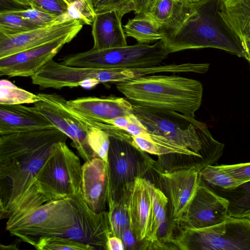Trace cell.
<instances>
[{
    "instance_id": "obj_1",
    "label": "cell",
    "mask_w": 250,
    "mask_h": 250,
    "mask_svg": "<svg viewBox=\"0 0 250 250\" xmlns=\"http://www.w3.org/2000/svg\"><path fill=\"white\" fill-rule=\"evenodd\" d=\"M68 138L57 127L0 135V218L6 225L45 203L36 177L54 145Z\"/></svg>"
},
{
    "instance_id": "obj_2",
    "label": "cell",
    "mask_w": 250,
    "mask_h": 250,
    "mask_svg": "<svg viewBox=\"0 0 250 250\" xmlns=\"http://www.w3.org/2000/svg\"><path fill=\"white\" fill-rule=\"evenodd\" d=\"M161 41L169 54L214 48L246 59L243 40L225 16L224 0H203L192 3L191 13L185 21Z\"/></svg>"
},
{
    "instance_id": "obj_3",
    "label": "cell",
    "mask_w": 250,
    "mask_h": 250,
    "mask_svg": "<svg viewBox=\"0 0 250 250\" xmlns=\"http://www.w3.org/2000/svg\"><path fill=\"white\" fill-rule=\"evenodd\" d=\"M117 89L133 104L170 110L194 117L201 104L200 82L176 75H150L116 83Z\"/></svg>"
},
{
    "instance_id": "obj_4",
    "label": "cell",
    "mask_w": 250,
    "mask_h": 250,
    "mask_svg": "<svg viewBox=\"0 0 250 250\" xmlns=\"http://www.w3.org/2000/svg\"><path fill=\"white\" fill-rule=\"evenodd\" d=\"M169 54L160 40L152 45L137 43L111 48H92L65 56L61 63L70 66L99 69L148 67L160 64Z\"/></svg>"
},
{
    "instance_id": "obj_5",
    "label": "cell",
    "mask_w": 250,
    "mask_h": 250,
    "mask_svg": "<svg viewBox=\"0 0 250 250\" xmlns=\"http://www.w3.org/2000/svg\"><path fill=\"white\" fill-rule=\"evenodd\" d=\"M82 165L65 142L55 144L36 179L45 203L69 197L81 190Z\"/></svg>"
},
{
    "instance_id": "obj_6",
    "label": "cell",
    "mask_w": 250,
    "mask_h": 250,
    "mask_svg": "<svg viewBox=\"0 0 250 250\" xmlns=\"http://www.w3.org/2000/svg\"><path fill=\"white\" fill-rule=\"evenodd\" d=\"M177 228L171 242L175 250H250V219L228 216L211 227Z\"/></svg>"
},
{
    "instance_id": "obj_7",
    "label": "cell",
    "mask_w": 250,
    "mask_h": 250,
    "mask_svg": "<svg viewBox=\"0 0 250 250\" xmlns=\"http://www.w3.org/2000/svg\"><path fill=\"white\" fill-rule=\"evenodd\" d=\"M156 161L132 141L124 130L110 136L108 156L109 189L107 200H118L126 187L138 178H144Z\"/></svg>"
},
{
    "instance_id": "obj_8",
    "label": "cell",
    "mask_w": 250,
    "mask_h": 250,
    "mask_svg": "<svg viewBox=\"0 0 250 250\" xmlns=\"http://www.w3.org/2000/svg\"><path fill=\"white\" fill-rule=\"evenodd\" d=\"M75 210L70 198L50 201L6 226L12 236L32 246L42 238L62 236L75 222Z\"/></svg>"
},
{
    "instance_id": "obj_9",
    "label": "cell",
    "mask_w": 250,
    "mask_h": 250,
    "mask_svg": "<svg viewBox=\"0 0 250 250\" xmlns=\"http://www.w3.org/2000/svg\"><path fill=\"white\" fill-rule=\"evenodd\" d=\"M158 176L161 190L168 200V216L176 224L186 213L198 187V166L188 164L170 170L162 169L156 162L152 168Z\"/></svg>"
},
{
    "instance_id": "obj_10",
    "label": "cell",
    "mask_w": 250,
    "mask_h": 250,
    "mask_svg": "<svg viewBox=\"0 0 250 250\" xmlns=\"http://www.w3.org/2000/svg\"><path fill=\"white\" fill-rule=\"evenodd\" d=\"M38 94L40 100L33 106L71 140V146L84 162L96 157L88 142L87 126L72 114L67 101L55 93Z\"/></svg>"
},
{
    "instance_id": "obj_11",
    "label": "cell",
    "mask_w": 250,
    "mask_h": 250,
    "mask_svg": "<svg viewBox=\"0 0 250 250\" xmlns=\"http://www.w3.org/2000/svg\"><path fill=\"white\" fill-rule=\"evenodd\" d=\"M69 198L75 208V222L62 236L89 245L94 250H107L106 243L112 235L107 211H93L84 200L82 189Z\"/></svg>"
},
{
    "instance_id": "obj_12",
    "label": "cell",
    "mask_w": 250,
    "mask_h": 250,
    "mask_svg": "<svg viewBox=\"0 0 250 250\" xmlns=\"http://www.w3.org/2000/svg\"><path fill=\"white\" fill-rule=\"evenodd\" d=\"M83 24L81 20L72 18L21 33H0V59L42 45L69 34H78Z\"/></svg>"
},
{
    "instance_id": "obj_13",
    "label": "cell",
    "mask_w": 250,
    "mask_h": 250,
    "mask_svg": "<svg viewBox=\"0 0 250 250\" xmlns=\"http://www.w3.org/2000/svg\"><path fill=\"white\" fill-rule=\"evenodd\" d=\"M77 34H69L42 45L0 59V76L31 78Z\"/></svg>"
},
{
    "instance_id": "obj_14",
    "label": "cell",
    "mask_w": 250,
    "mask_h": 250,
    "mask_svg": "<svg viewBox=\"0 0 250 250\" xmlns=\"http://www.w3.org/2000/svg\"><path fill=\"white\" fill-rule=\"evenodd\" d=\"M228 201L208 188L200 178L196 193L177 226L202 229L213 226L226 220Z\"/></svg>"
},
{
    "instance_id": "obj_15",
    "label": "cell",
    "mask_w": 250,
    "mask_h": 250,
    "mask_svg": "<svg viewBox=\"0 0 250 250\" xmlns=\"http://www.w3.org/2000/svg\"><path fill=\"white\" fill-rule=\"evenodd\" d=\"M108 189V165L98 157L85 161L82 165V195L94 212L106 211Z\"/></svg>"
},
{
    "instance_id": "obj_16",
    "label": "cell",
    "mask_w": 250,
    "mask_h": 250,
    "mask_svg": "<svg viewBox=\"0 0 250 250\" xmlns=\"http://www.w3.org/2000/svg\"><path fill=\"white\" fill-rule=\"evenodd\" d=\"M56 127L36 107L0 104V135Z\"/></svg>"
},
{
    "instance_id": "obj_17",
    "label": "cell",
    "mask_w": 250,
    "mask_h": 250,
    "mask_svg": "<svg viewBox=\"0 0 250 250\" xmlns=\"http://www.w3.org/2000/svg\"><path fill=\"white\" fill-rule=\"evenodd\" d=\"M73 110L90 120L104 122L133 113L132 104L126 98L116 96L86 97L67 101Z\"/></svg>"
},
{
    "instance_id": "obj_18",
    "label": "cell",
    "mask_w": 250,
    "mask_h": 250,
    "mask_svg": "<svg viewBox=\"0 0 250 250\" xmlns=\"http://www.w3.org/2000/svg\"><path fill=\"white\" fill-rule=\"evenodd\" d=\"M125 191L130 228L137 240L142 245L147 233L150 209L146 179L137 178Z\"/></svg>"
},
{
    "instance_id": "obj_19",
    "label": "cell",
    "mask_w": 250,
    "mask_h": 250,
    "mask_svg": "<svg viewBox=\"0 0 250 250\" xmlns=\"http://www.w3.org/2000/svg\"><path fill=\"white\" fill-rule=\"evenodd\" d=\"M124 15L117 11L95 14L92 23V48L103 49L127 45L121 22Z\"/></svg>"
},
{
    "instance_id": "obj_20",
    "label": "cell",
    "mask_w": 250,
    "mask_h": 250,
    "mask_svg": "<svg viewBox=\"0 0 250 250\" xmlns=\"http://www.w3.org/2000/svg\"><path fill=\"white\" fill-rule=\"evenodd\" d=\"M191 9L192 3L185 0H156L146 13L156 21L166 35L177 30Z\"/></svg>"
},
{
    "instance_id": "obj_21",
    "label": "cell",
    "mask_w": 250,
    "mask_h": 250,
    "mask_svg": "<svg viewBox=\"0 0 250 250\" xmlns=\"http://www.w3.org/2000/svg\"><path fill=\"white\" fill-rule=\"evenodd\" d=\"M150 209L147 233L143 242V250H163L158 242L157 234L161 225L167 216L168 200L160 188L146 179Z\"/></svg>"
},
{
    "instance_id": "obj_22",
    "label": "cell",
    "mask_w": 250,
    "mask_h": 250,
    "mask_svg": "<svg viewBox=\"0 0 250 250\" xmlns=\"http://www.w3.org/2000/svg\"><path fill=\"white\" fill-rule=\"evenodd\" d=\"M206 186L217 195L228 201L229 216L250 219V180L245 181L229 189Z\"/></svg>"
},
{
    "instance_id": "obj_23",
    "label": "cell",
    "mask_w": 250,
    "mask_h": 250,
    "mask_svg": "<svg viewBox=\"0 0 250 250\" xmlns=\"http://www.w3.org/2000/svg\"><path fill=\"white\" fill-rule=\"evenodd\" d=\"M123 27L126 37L134 38L139 43L162 40L165 36L156 21L146 13L129 19Z\"/></svg>"
},
{
    "instance_id": "obj_24",
    "label": "cell",
    "mask_w": 250,
    "mask_h": 250,
    "mask_svg": "<svg viewBox=\"0 0 250 250\" xmlns=\"http://www.w3.org/2000/svg\"><path fill=\"white\" fill-rule=\"evenodd\" d=\"M225 16L242 39L250 36V0H224Z\"/></svg>"
},
{
    "instance_id": "obj_25",
    "label": "cell",
    "mask_w": 250,
    "mask_h": 250,
    "mask_svg": "<svg viewBox=\"0 0 250 250\" xmlns=\"http://www.w3.org/2000/svg\"><path fill=\"white\" fill-rule=\"evenodd\" d=\"M108 218L112 235L121 238L123 232L130 227L126 191L117 200L108 199Z\"/></svg>"
},
{
    "instance_id": "obj_26",
    "label": "cell",
    "mask_w": 250,
    "mask_h": 250,
    "mask_svg": "<svg viewBox=\"0 0 250 250\" xmlns=\"http://www.w3.org/2000/svg\"><path fill=\"white\" fill-rule=\"evenodd\" d=\"M70 110L79 120L86 125L88 142L95 156L101 158L108 165L109 134L101 128L88 123L79 113L71 108Z\"/></svg>"
},
{
    "instance_id": "obj_27",
    "label": "cell",
    "mask_w": 250,
    "mask_h": 250,
    "mask_svg": "<svg viewBox=\"0 0 250 250\" xmlns=\"http://www.w3.org/2000/svg\"><path fill=\"white\" fill-rule=\"evenodd\" d=\"M40 100L38 94L18 87L7 80L2 79L0 81V104H34Z\"/></svg>"
},
{
    "instance_id": "obj_28",
    "label": "cell",
    "mask_w": 250,
    "mask_h": 250,
    "mask_svg": "<svg viewBox=\"0 0 250 250\" xmlns=\"http://www.w3.org/2000/svg\"><path fill=\"white\" fill-rule=\"evenodd\" d=\"M201 180L207 186L220 188H233L244 181L233 178L219 166L208 165L199 172Z\"/></svg>"
},
{
    "instance_id": "obj_29",
    "label": "cell",
    "mask_w": 250,
    "mask_h": 250,
    "mask_svg": "<svg viewBox=\"0 0 250 250\" xmlns=\"http://www.w3.org/2000/svg\"><path fill=\"white\" fill-rule=\"evenodd\" d=\"M41 26L8 9L0 11V33L13 35L28 31Z\"/></svg>"
},
{
    "instance_id": "obj_30",
    "label": "cell",
    "mask_w": 250,
    "mask_h": 250,
    "mask_svg": "<svg viewBox=\"0 0 250 250\" xmlns=\"http://www.w3.org/2000/svg\"><path fill=\"white\" fill-rule=\"evenodd\" d=\"M34 247L39 250H94L89 245L62 236L42 238Z\"/></svg>"
},
{
    "instance_id": "obj_31",
    "label": "cell",
    "mask_w": 250,
    "mask_h": 250,
    "mask_svg": "<svg viewBox=\"0 0 250 250\" xmlns=\"http://www.w3.org/2000/svg\"><path fill=\"white\" fill-rule=\"evenodd\" d=\"M8 10L13 14L24 18L41 26L49 25L58 21L70 19L66 17L58 16L34 7Z\"/></svg>"
},
{
    "instance_id": "obj_32",
    "label": "cell",
    "mask_w": 250,
    "mask_h": 250,
    "mask_svg": "<svg viewBox=\"0 0 250 250\" xmlns=\"http://www.w3.org/2000/svg\"><path fill=\"white\" fill-rule=\"evenodd\" d=\"M95 14L117 11L124 15L136 11L134 0H90Z\"/></svg>"
},
{
    "instance_id": "obj_33",
    "label": "cell",
    "mask_w": 250,
    "mask_h": 250,
    "mask_svg": "<svg viewBox=\"0 0 250 250\" xmlns=\"http://www.w3.org/2000/svg\"><path fill=\"white\" fill-rule=\"evenodd\" d=\"M32 7L38 8L60 17L74 18L71 8L64 0H31Z\"/></svg>"
},
{
    "instance_id": "obj_34",
    "label": "cell",
    "mask_w": 250,
    "mask_h": 250,
    "mask_svg": "<svg viewBox=\"0 0 250 250\" xmlns=\"http://www.w3.org/2000/svg\"><path fill=\"white\" fill-rule=\"evenodd\" d=\"M70 6L72 16L84 24H92L95 14L90 0H64Z\"/></svg>"
},
{
    "instance_id": "obj_35",
    "label": "cell",
    "mask_w": 250,
    "mask_h": 250,
    "mask_svg": "<svg viewBox=\"0 0 250 250\" xmlns=\"http://www.w3.org/2000/svg\"><path fill=\"white\" fill-rule=\"evenodd\" d=\"M219 167L236 179L246 181L250 180V163L233 165H221Z\"/></svg>"
},
{
    "instance_id": "obj_36",
    "label": "cell",
    "mask_w": 250,
    "mask_h": 250,
    "mask_svg": "<svg viewBox=\"0 0 250 250\" xmlns=\"http://www.w3.org/2000/svg\"><path fill=\"white\" fill-rule=\"evenodd\" d=\"M130 122L124 131L134 137L148 132L146 128L133 113L130 114Z\"/></svg>"
},
{
    "instance_id": "obj_37",
    "label": "cell",
    "mask_w": 250,
    "mask_h": 250,
    "mask_svg": "<svg viewBox=\"0 0 250 250\" xmlns=\"http://www.w3.org/2000/svg\"><path fill=\"white\" fill-rule=\"evenodd\" d=\"M121 238L125 250H141L142 244L137 240L130 227L123 232Z\"/></svg>"
},
{
    "instance_id": "obj_38",
    "label": "cell",
    "mask_w": 250,
    "mask_h": 250,
    "mask_svg": "<svg viewBox=\"0 0 250 250\" xmlns=\"http://www.w3.org/2000/svg\"><path fill=\"white\" fill-rule=\"evenodd\" d=\"M130 114L128 116H121L112 119L107 120L104 123L112 125L120 129L124 130L130 122Z\"/></svg>"
},
{
    "instance_id": "obj_39",
    "label": "cell",
    "mask_w": 250,
    "mask_h": 250,
    "mask_svg": "<svg viewBox=\"0 0 250 250\" xmlns=\"http://www.w3.org/2000/svg\"><path fill=\"white\" fill-rule=\"evenodd\" d=\"M107 250H125V248L121 238L111 235L106 243Z\"/></svg>"
},
{
    "instance_id": "obj_40",
    "label": "cell",
    "mask_w": 250,
    "mask_h": 250,
    "mask_svg": "<svg viewBox=\"0 0 250 250\" xmlns=\"http://www.w3.org/2000/svg\"><path fill=\"white\" fill-rule=\"evenodd\" d=\"M156 0H134L136 7V14L148 12Z\"/></svg>"
},
{
    "instance_id": "obj_41",
    "label": "cell",
    "mask_w": 250,
    "mask_h": 250,
    "mask_svg": "<svg viewBox=\"0 0 250 250\" xmlns=\"http://www.w3.org/2000/svg\"><path fill=\"white\" fill-rule=\"evenodd\" d=\"M246 54V59L250 62V36L242 39Z\"/></svg>"
},
{
    "instance_id": "obj_42",
    "label": "cell",
    "mask_w": 250,
    "mask_h": 250,
    "mask_svg": "<svg viewBox=\"0 0 250 250\" xmlns=\"http://www.w3.org/2000/svg\"><path fill=\"white\" fill-rule=\"evenodd\" d=\"M13 3L25 7H32V2L31 0H8Z\"/></svg>"
},
{
    "instance_id": "obj_43",
    "label": "cell",
    "mask_w": 250,
    "mask_h": 250,
    "mask_svg": "<svg viewBox=\"0 0 250 250\" xmlns=\"http://www.w3.org/2000/svg\"><path fill=\"white\" fill-rule=\"evenodd\" d=\"M187 2L190 3H196L198 2L199 1H201L203 0H185Z\"/></svg>"
},
{
    "instance_id": "obj_44",
    "label": "cell",
    "mask_w": 250,
    "mask_h": 250,
    "mask_svg": "<svg viewBox=\"0 0 250 250\" xmlns=\"http://www.w3.org/2000/svg\"><path fill=\"white\" fill-rule=\"evenodd\" d=\"M188 158H190V157H188ZM191 159H192V158H191ZM192 160H193V159H192ZM195 164H196V163H195ZM199 167H200V166H199Z\"/></svg>"
}]
</instances>
